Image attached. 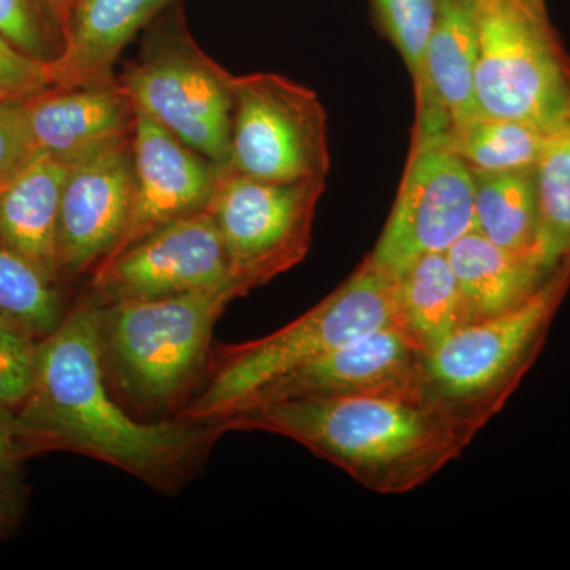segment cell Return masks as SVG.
I'll use <instances>...</instances> for the list:
<instances>
[{
	"label": "cell",
	"instance_id": "4316f807",
	"mask_svg": "<svg viewBox=\"0 0 570 570\" xmlns=\"http://www.w3.org/2000/svg\"><path fill=\"white\" fill-rule=\"evenodd\" d=\"M50 22L37 0H0V36L40 61H51L59 55Z\"/></svg>",
	"mask_w": 570,
	"mask_h": 570
},
{
	"label": "cell",
	"instance_id": "8fae6325",
	"mask_svg": "<svg viewBox=\"0 0 570 570\" xmlns=\"http://www.w3.org/2000/svg\"><path fill=\"white\" fill-rule=\"evenodd\" d=\"M232 287L227 255L212 214L198 212L157 228L94 268L96 305L168 298Z\"/></svg>",
	"mask_w": 570,
	"mask_h": 570
},
{
	"label": "cell",
	"instance_id": "44dd1931",
	"mask_svg": "<svg viewBox=\"0 0 570 570\" xmlns=\"http://www.w3.org/2000/svg\"><path fill=\"white\" fill-rule=\"evenodd\" d=\"M472 174L475 184L474 230L502 249L532 255L542 264L538 254L539 206L534 168Z\"/></svg>",
	"mask_w": 570,
	"mask_h": 570
},
{
	"label": "cell",
	"instance_id": "7c38bea8",
	"mask_svg": "<svg viewBox=\"0 0 570 570\" xmlns=\"http://www.w3.org/2000/svg\"><path fill=\"white\" fill-rule=\"evenodd\" d=\"M423 356L425 352L403 326H384L266 382L224 417L277 401L355 396L390 390L422 392Z\"/></svg>",
	"mask_w": 570,
	"mask_h": 570
},
{
	"label": "cell",
	"instance_id": "2e32d148",
	"mask_svg": "<svg viewBox=\"0 0 570 570\" xmlns=\"http://www.w3.org/2000/svg\"><path fill=\"white\" fill-rule=\"evenodd\" d=\"M22 108L36 153L69 164L134 130V105L118 80L50 88L22 100Z\"/></svg>",
	"mask_w": 570,
	"mask_h": 570
},
{
	"label": "cell",
	"instance_id": "9c48e42d",
	"mask_svg": "<svg viewBox=\"0 0 570 570\" xmlns=\"http://www.w3.org/2000/svg\"><path fill=\"white\" fill-rule=\"evenodd\" d=\"M328 126L317 94L276 73L234 78L230 149L235 174L265 181L326 179Z\"/></svg>",
	"mask_w": 570,
	"mask_h": 570
},
{
	"label": "cell",
	"instance_id": "1f68e13d",
	"mask_svg": "<svg viewBox=\"0 0 570 570\" xmlns=\"http://www.w3.org/2000/svg\"><path fill=\"white\" fill-rule=\"evenodd\" d=\"M11 489L13 487H11L9 478H0V528L6 527L14 513L17 498Z\"/></svg>",
	"mask_w": 570,
	"mask_h": 570
},
{
	"label": "cell",
	"instance_id": "6da1fadb",
	"mask_svg": "<svg viewBox=\"0 0 570 570\" xmlns=\"http://www.w3.org/2000/svg\"><path fill=\"white\" fill-rule=\"evenodd\" d=\"M13 414L28 453H82L164 489L223 433L213 422H137L112 400L105 385L99 314L91 298L78 303L40 341L33 387Z\"/></svg>",
	"mask_w": 570,
	"mask_h": 570
},
{
	"label": "cell",
	"instance_id": "f546056e",
	"mask_svg": "<svg viewBox=\"0 0 570 570\" xmlns=\"http://www.w3.org/2000/svg\"><path fill=\"white\" fill-rule=\"evenodd\" d=\"M26 453L14 428L13 411L0 406V478H10Z\"/></svg>",
	"mask_w": 570,
	"mask_h": 570
},
{
	"label": "cell",
	"instance_id": "52a82bcc",
	"mask_svg": "<svg viewBox=\"0 0 570 570\" xmlns=\"http://www.w3.org/2000/svg\"><path fill=\"white\" fill-rule=\"evenodd\" d=\"M480 116L531 124L546 134L570 121V59L547 7L474 0Z\"/></svg>",
	"mask_w": 570,
	"mask_h": 570
},
{
	"label": "cell",
	"instance_id": "ba28073f",
	"mask_svg": "<svg viewBox=\"0 0 570 570\" xmlns=\"http://www.w3.org/2000/svg\"><path fill=\"white\" fill-rule=\"evenodd\" d=\"M325 183L265 181L217 167L205 209L216 223L232 279L243 295L305 261Z\"/></svg>",
	"mask_w": 570,
	"mask_h": 570
},
{
	"label": "cell",
	"instance_id": "3957f363",
	"mask_svg": "<svg viewBox=\"0 0 570 570\" xmlns=\"http://www.w3.org/2000/svg\"><path fill=\"white\" fill-rule=\"evenodd\" d=\"M570 291V254L521 305L461 326L423 356L422 395L469 439L504 407Z\"/></svg>",
	"mask_w": 570,
	"mask_h": 570
},
{
	"label": "cell",
	"instance_id": "277c9868",
	"mask_svg": "<svg viewBox=\"0 0 570 570\" xmlns=\"http://www.w3.org/2000/svg\"><path fill=\"white\" fill-rule=\"evenodd\" d=\"M397 277L366 257L332 294L292 324L261 340L217 348L204 392L179 419L216 422L266 382L355 337L397 324Z\"/></svg>",
	"mask_w": 570,
	"mask_h": 570
},
{
	"label": "cell",
	"instance_id": "30bf717a",
	"mask_svg": "<svg viewBox=\"0 0 570 570\" xmlns=\"http://www.w3.org/2000/svg\"><path fill=\"white\" fill-rule=\"evenodd\" d=\"M474 174L444 137L414 135L387 224L367 255L400 277L426 254L448 253L474 230Z\"/></svg>",
	"mask_w": 570,
	"mask_h": 570
},
{
	"label": "cell",
	"instance_id": "d6986e66",
	"mask_svg": "<svg viewBox=\"0 0 570 570\" xmlns=\"http://www.w3.org/2000/svg\"><path fill=\"white\" fill-rule=\"evenodd\" d=\"M445 254L459 281L466 325L521 305L553 272L532 255L502 249L475 230Z\"/></svg>",
	"mask_w": 570,
	"mask_h": 570
},
{
	"label": "cell",
	"instance_id": "e0dca14e",
	"mask_svg": "<svg viewBox=\"0 0 570 570\" xmlns=\"http://www.w3.org/2000/svg\"><path fill=\"white\" fill-rule=\"evenodd\" d=\"M179 0H75L69 29L48 61L51 88L73 89L112 80V67L141 29Z\"/></svg>",
	"mask_w": 570,
	"mask_h": 570
},
{
	"label": "cell",
	"instance_id": "5bb4252c",
	"mask_svg": "<svg viewBox=\"0 0 570 570\" xmlns=\"http://www.w3.org/2000/svg\"><path fill=\"white\" fill-rule=\"evenodd\" d=\"M132 153L129 217L121 238L104 261L164 225L204 212L216 186V165L145 112L135 111Z\"/></svg>",
	"mask_w": 570,
	"mask_h": 570
},
{
	"label": "cell",
	"instance_id": "d6a6232c",
	"mask_svg": "<svg viewBox=\"0 0 570 570\" xmlns=\"http://www.w3.org/2000/svg\"><path fill=\"white\" fill-rule=\"evenodd\" d=\"M531 2H534L535 6L539 7H546V0H531Z\"/></svg>",
	"mask_w": 570,
	"mask_h": 570
},
{
	"label": "cell",
	"instance_id": "4dcf8cb0",
	"mask_svg": "<svg viewBox=\"0 0 570 570\" xmlns=\"http://www.w3.org/2000/svg\"><path fill=\"white\" fill-rule=\"evenodd\" d=\"M45 13L58 29L61 40L66 37L69 29L71 9H73L75 0H37Z\"/></svg>",
	"mask_w": 570,
	"mask_h": 570
},
{
	"label": "cell",
	"instance_id": "9a60e30c",
	"mask_svg": "<svg viewBox=\"0 0 570 570\" xmlns=\"http://www.w3.org/2000/svg\"><path fill=\"white\" fill-rule=\"evenodd\" d=\"M478 62L474 0H441L422 78L415 85L414 135L448 137L452 130L480 118L475 92Z\"/></svg>",
	"mask_w": 570,
	"mask_h": 570
},
{
	"label": "cell",
	"instance_id": "7a4b0ae2",
	"mask_svg": "<svg viewBox=\"0 0 570 570\" xmlns=\"http://www.w3.org/2000/svg\"><path fill=\"white\" fill-rule=\"evenodd\" d=\"M214 423L292 439L381 494L419 489L471 444L419 390L277 401Z\"/></svg>",
	"mask_w": 570,
	"mask_h": 570
},
{
	"label": "cell",
	"instance_id": "4fadbf2b",
	"mask_svg": "<svg viewBox=\"0 0 570 570\" xmlns=\"http://www.w3.org/2000/svg\"><path fill=\"white\" fill-rule=\"evenodd\" d=\"M132 193V134L70 165L59 206V272L80 275L110 254L126 227Z\"/></svg>",
	"mask_w": 570,
	"mask_h": 570
},
{
	"label": "cell",
	"instance_id": "cb8c5ba5",
	"mask_svg": "<svg viewBox=\"0 0 570 570\" xmlns=\"http://www.w3.org/2000/svg\"><path fill=\"white\" fill-rule=\"evenodd\" d=\"M0 316L26 326L39 340L50 336L66 317L55 283L3 246H0Z\"/></svg>",
	"mask_w": 570,
	"mask_h": 570
},
{
	"label": "cell",
	"instance_id": "5b68a950",
	"mask_svg": "<svg viewBox=\"0 0 570 570\" xmlns=\"http://www.w3.org/2000/svg\"><path fill=\"white\" fill-rule=\"evenodd\" d=\"M232 287L97 305L105 370L137 406L174 404L202 373Z\"/></svg>",
	"mask_w": 570,
	"mask_h": 570
},
{
	"label": "cell",
	"instance_id": "ac0fdd59",
	"mask_svg": "<svg viewBox=\"0 0 570 570\" xmlns=\"http://www.w3.org/2000/svg\"><path fill=\"white\" fill-rule=\"evenodd\" d=\"M70 165L37 153L0 183V246L36 266L51 283L61 275L59 206Z\"/></svg>",
	"mask_w": 570,
	"mask_h": 570
},
{
	"label": "cell",
	"instance_id": "603a6c76",
	"mask_svg": "<svg viewBox=\"0 0 570 570\" xmlns=\"http://www.w3.org/2000/svg\"><path fill=\"white\" fill-rule=\"evenodd\" d=\"M538 254L549 269L570 254V121L547 135L534 167Z\"/></svg>",
	"mask_w": 570,
	"mask_h": 570
},
{
	"label": "cell",
	"instance_id": "83f0119b",
	"mask_svg": "<svg viewBox=\"0 0 570 570\" xmlns=\"http://www.w3.org/2000/svg\"><path fill=\"white\" fill-rule=\"evenodd\" d=\"M50 88L48 62L26 55L0 36V102L29 99Z\"/></svg>",
	"mask_w": 570,
	"mask_h": 570
},
{
	"label": "cell",
	"instance_id": "8992f818",
	"mask_svg": "<svg viewBox=\"0 0 570 570\" xmlns=\"http://www.w3.org/2000/svg\"><path fill=\"white\" fill-rule=\"evenodd\" d=\"M141 55L119 85L134 110L224 167L230 149L234 78L195 41L179 2L148 26Z\"/></svg>",
	"mask_w": 570,
	"mask_h": 570
},
{
	"label": "cell",
	"instance_id": "7402d4cb",
	"mask_svg": "<svg viewBox=\"0 0 570 570\" xmlns=\"http://www.w3.org/2000/svg\"><path fill=\"white\" fill-rule=\"evenodd\" d=\"M547 135L531 124L480 116L444 141L472 171L501 174L534 168Z\"/></svg>",
	"mask_w": 570,
	"mask_h": 570
},
{
	"label": "cell",
	"instance_id": "d4e9b609",
	"mask_svg": "<svg viewBox=\"0 0 570 570\" xmlns=\"http://www.w3.org/2000/svg\"><path fill=\"white\" fill-rule=\"evenodd\" d=\"M439 2L441 0H371L379 26L406 62L414 86L422 78Z\"/></svg>",
	"mask_w": 570,
	"mask_h": 570
},
{
	"label": "cell",
	"instance_id": "484cf974",
	"mask_svg": "<svg viewBox=\"0 0 570 570\" xmlns=\"http://www.w3.org/2000/svg\"><path fill=\"white\" fill-rule=\"evenodd\" d=\"M40 341L26 326L0 316V406L14 411L31 393Z\"/></svg>",
	"mask_w": 570,
	"mask_h": 570
},
{
	"label": "cell",
	"instance_id": "ffe728a7",
	"mask_svg": "<svg viewBox=\"0 0 570 570\" xmlns=\"http://www.w3.org/2000/svg\"><path fill=\"white\" fill-rule=\"evenodd\" d=\"M397 281V324L425 354L466 325L463 296L448 254L423 255Z\"/></svg>",
	"mask_w": 570,
	"mask_h": 570
},
{
	"label": "cell",
	"instance_id": "f1b7e54d",
	"mask_svg": "<svg viewBox=\"0 0 570 570\" xmlns=\"http://www.w3.org/2000/svg\"><path fill=\"white\" fill-rule=\"evenodd\" d=\"M22 100L0 102V183L13 175L33 156Z\"/></svg>",
	"mask_w": 570,
	"mask_h": 570
}]
</instances>
